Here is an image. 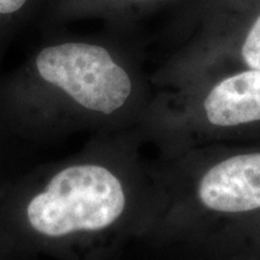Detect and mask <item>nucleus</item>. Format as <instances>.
<instances>
[{"instance_id":"nucleus-3","label":"nucleus","mask_w":260,"mask_h":260,"mask_svg":"<svg viewBox=\"0 0 260 260\" xmlns=\"http://www.w3.org/2000/svg\"><path fill=\"white\" fill-rule=\"evenodd\" d=\"M153 165L159 209L146 235L194 241L260 212V141L195 146Z\"/></svg>"},{"instance_id":"nucleus-6","label":"nucleus","mask_w":260,"mask_h":260,"mask_svg":"<svg viewBox=\"0 0 260 260\" xmlns=\"http://www.w3.org/2000/svg\"><path fill=\"white\" fill-rule=\"evenodd\" d=\"M44 0H0V65L12 42L35 23Z\"/></svg>"},{"instance_id":"nucleus-2","label":"nucleus","mask_w":260,"mask_h":260,"mask_svg":"<svg viewBox=\"0 0 260 260\" xmlns=\"http://www.w3.org/2000/svg\"><path fill=\"white\" fill-rule=\"evenodd\" d=\"M42 34L23 63L0 75V128L31 147L140 128L151 104L125 57L65 28Z\"/></svg>"},{"instance_id":"nucleus-4","label":"nucleus","mask_w":260,"mask_h":260,"mask_svg":"<svg viewBox=\"0 0 260 260\" xmlns=\"http://www.w3.org/2000/svg\"><path fill=\"white\" fill-rule=\"evenodd\" d=\"M159 154L211 144L260 141V70L223 77L187 103H152L140 125Z\"/></svg>"},{"instance_id":"nucleus-8","label":"nucleus","mask_w":260,"mask_h":260,"mask_svg":"<svg viewBox=\"0 0 260 260\" xmlns=\"http://www.w3.org/2000/svg\"><path fill=\"white\" fill-rule=\"evenodd\" d=\"M240 57L247 69L260 70V17L247 32L240 47Z\"/></svg>"},{"instance_id":"nucleus-7","label":"nucleus","mask_w":260,"mask_h":260,"mask_svg":"<svg viewBox=\"0 0 260 260\" xmlns=\"http://www.w3.org/2000/svg\"><path fill=\"white\" fill-rule=\"evenodd\" d=\"M29 147L31 146L19 141L0 128V184L16 172L29 167L25 164L27 157H24Z\"/></svg>"},{"instance_id":"nucleus-1","label":"nucleus","mask_w":260,"mask_h":260,"mask_svg":"<svg viewBox=\"0 0 260 260\" xmlns=\"http://www.w3.org/2000/svg\"><path fill=\"white\" fill-rule=\"evenodd\" d=\"M140 128L94 134L79 153L29 165L0 184V237L46 243L146 235L159 209Z\"/></svg>"},{"instance_id":"nucleus-5","label":"nucleus","mask_w":260,"mask_h":260,"mask_svg":"<svg viewBox=\"0 0 260 260\" xmlns=\"http://www.w3.org/2000/svg\"><path fill=\"white\" fill-rule=\"evenodd\" d=\"M210 247L260 252V212L248 218L224 224L194 240Z\"/></svg>"}]
</instances>
